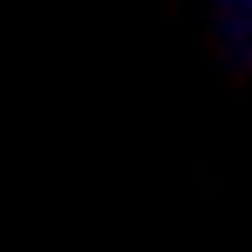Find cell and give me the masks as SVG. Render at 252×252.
Here are the masks:
<instances>
[{"label": "cell", "mask_w": 252, "mask_h": 252, "mask_svg": "<svg viewBox=\"0 0 252 252\" xmlns=\"http://www.w3.org/2000/svg\"><path fill=\"white\" fill-rule=\"evenodd\" d=\"M219 13V33H226V53L246 60V33H252V0H213Z\"/></svg>", "instance_id": "cell-1"}]
</instances>
